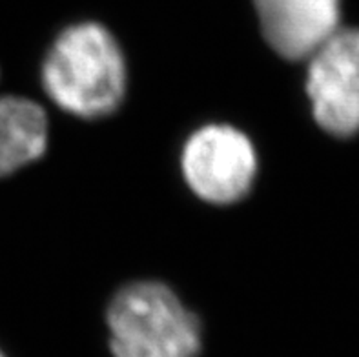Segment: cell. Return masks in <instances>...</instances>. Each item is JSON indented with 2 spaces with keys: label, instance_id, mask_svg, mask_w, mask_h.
Instances as JSON below:
<instances>
[{
  "label": "cell",
  "instance_id": "5",
  "mask_svg": "<svg viewBox=\"0 0 359 357\" xmlns=\"http://www.w3.org/2000/svg\"><path fill=\"white\" fill-rule=\"evenodd\" d=\"M261 32L287 60L310 59L339 29L341 0H254Z\"/></svg>",
  "mask_w": 359,
  "mask_h": 357
},
{
  "label": "cell",
  "instance_id": "2",
  "mask_svg": "<svg viewBox=\"0 0 359 357\" xmlns=\"http://www.w3.org/2000/svg\"><path fill=\"white\" fill-rule=\"evenodd\" d=\"M114 357H199L203 332L197 316L157 281L124 286L106 314Z\"/></svg>",
  "mask_w": 359,
  "mask_h": 357
},
{
  "label": "cell",
  "instance_id": "3",
  "mask_svg": "<svg viewBox=\"0 0 359 357\" xmlns=\"http://www.w3.org/2000/svg\"><path fill=\"white\" fill-rule=\"evenodd\" d=\"M181 166L197 197L212 204H232L250 191L257 155L243 131L228 124H208L187 140Z\"/></svg>",
  "mask_w": 359,
  "mask_h": 357
},
{
  "label": "cell",
  "instance_id": "1",
  "mask_svg": "<svg viewBox=\"0 0 359 357\" xmlns=\"http://www.w3.org/2000/svg\"><path fill=\"white\" fill-rule=\"evenodd\" d=\"M42 86L75 117L114 114L126 93V64L114 35L97 22L66 27L46 55Z\"/></svg>",
  "mask_w": 359,
  "mask_h": 357
},
{
  "label": "cell",
  "instance_id": "7",
  "mask_svg": "<svg viewBox=\"0 0 359 357\" xmlns=\"http://www.w3.org/2000/svg\"><path fill=\"white\" fill-rule=\"evenodd\" d=\"M0 357H4V356H2V353H0Z\"/></svg>",
  "mask_w": 359,
  "mask_h": 357
},
{
  "label": "cell",
  "instance_id": "6",
  "mask_svg": "<svg viewBox=\"0 0 359 357\" xmlns=\"http://www.w3.org/2000/svg\"><path fill=\"white\" fill-rule=\"evenodd\" d=\"M48 146V117L24 97H0V177L41 157Z\"/></svg>",
  "mask_w": 359,
  "mask_h": 357
},
{
  "label": "cell",
  "instance_id": "4",
  "mask_svg": "<svg viewBox=\"0 0 359 357\" xmlns=\"http://www.w3.org/2000/svg\"><path fill=\"white\" fill-rule=\"evenodd\" d=\"M306 93L316 122L327 133L359 131V29H337L310 57Z\"/></svg>",
  "mask_w": 359,
  "mask_h": 357
}]
</instances>
